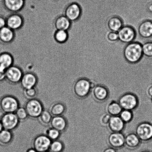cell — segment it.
Returning <instances> with one entry per match:
<instances>
[{
    "label": "cell",
    "mask_w": 152,
    "mask_h": 152,
    "mask_svg": "<svg viewBox=\"0 0 152 152\" xmlns=\"http://www.w3.org/2000/svg\"><path fill=\"white\" fill-rule=\"evenodd\" d=\"M124 56L129 63H137L143 56L142 45L135 41L128 44L124 48Z\"/></svg>",
    "instance_id": "6da1fadb"
},
{
    "label": "cell",
    "mask_w": 152,
    "mask_h": 152,
    "mask_svg": "<svg viewBox=\"0 0 152 152\" xmlns=\"http://www.w3.org/2000/svg\"><path fill=\"white\" fill-rule=\"evenodd\" d=\"M92 88V83L87 79L82 78L75 82L73 86L72 90L77 97L83 98L88 95Z\"/></svg>",
    "instance_id": "7a4b0ae2"
},
{
    "label": "cell",
    "mask_w": 152,
    "mask_h": 152,
    "mask_svg": "<svg viewBox=\"0 0 152 152\" xmlns=\"http://www.w3.org/2000/svg\"><path fill=\"white\" fill-rule=\"evenodd\" d=\"M24 108L28 117L32 119H38L44 110L41 101L36 98L28 100L25 104Z\"/></svg>",
    "instance_id": "3957f363"
},
{
    "label": "cell",
    "mask_w": 152,
    "mask_h": 152,
    "mask_svg": "<svg viewBox=\"0 0 152 152\" xmlns=\"http://www.w3.org/2000/svg\"><path fill=\"white\" fill-rule=\"evenodd\" d=\"M136 134L141 142H147L152 140V126L148 122L140 124L136 128Z\"/></svg>",
    "instance_id": "277c9868"
},
{
    "label": "cell",
    "mask_w": 152,
    "mask_h": 152,
    "mask_svg": "<svg viewBox=\"0 0 152 152\" xmlns=\"http://www.w3.org/2000/svg\"><path fill=\"white\" fill-rule=\"evenodd\" d=\"M118 102L123 110L132 111L137 107L138 101L136 95L126 93L120 97Z\"/></svg>",
    "instance_id": "5b68a950"
},
{
    "label": "cell",
    "mask_w": 152,
    "mask_h": 152,
    "mask_svg": "<svg viewBox=\"0 0 152 152\" xmlns=\"http://www.w3.org/2000/svg\"><path fill=\"white\" fill-rule=\"evenodd\" d=\"M1 110L6 113H15L19 107V102L16 98L8 95L4 97L0 102Z\"/></svg>",
    "instance_id": "8992f818"
},
{
    "label": "cell",
    "mask_w": 152,
    "mask_h": 152,
    "mask_svg": "<svg viewBox=\"0 0 152 152\" xmlns=\"http://www.w3.org/2000/svg\"><path fill=\"white\" fill-rule=\"evenodd\" d=\"M117 33L119 40L125 44L132 42L136 38V33L135 29L129 26H123Z\"/></svg>",
    "instance_id": "52a82bcc"
},
{
    "label": "cell",
    "mask_w": 152,
    "mask_h": 152,
    "mask_svg": "<svg viewBox=\"0 0 152 152\" xmlns=\"http://www.w3.org/2000/svg\"><path fill=\"white\" fill-rule=\"evenodd\" d=\"M52 141L46 135H40L35 137L32 142L33 147L38 152H44L50 149Z\"/></svg>",
    "instance_id": "ba28073f"
},
{
    "label": "cell",
    "mask_w": 152,
    "mask_h": 152,
    "mask_svg": "<svg viewBox=\"0 0 152 152\" xmlns=\"http://www.w3.org/2000/svg\"><path fill=\"white\" fill-rule=\"evenodd\" d=\"M1 123L4 129L11 132L17 127L19 121L15 113H6L1 118Z\"/></svg>",
    "instance_id": "9c48e42d"
},
{
    "label": "cell",
    "mask_w": 152,
    "mask_h": 152,
    "mask_svg": "<svg viewBox=\"0 0 152 152\" xmlns=\"http://www.w3.org/2000/svg\"><path fill=\"white\" fill-rule=\"evenodd\" d=\"M107 140L112 148L118 149L125 145V136L121 132H112L109 135Z\"/></svg>",
    "instance_id": "30bf717a"
},
{
    "label": "cell",
    "mask_w": 152,
    "mask_h": 152,
    "mask_svg": "<svg viewBox=\"0 0 152 152\" xmlns=\"http://www.w3.org/2000/svg\"><path fill=\"white\" fill-rule=\"evenodd\" d=\"M6 77L12 84H16L20 83L22 76L21 71L15 66L10 67L5 73Z\"/></svg>",
    "instance_id": "8fae6325"
},
{
    "label": "cell",
    "mask_w": 152,
    "mask_h": 152,
    "mask_svg": "<svg viewBox=\"0 0 152 152\" xmlns=\"http://www.w3.org/2000/svg\"><path fill=\"white\" fill-rule=\"evenodd\" d=\"M80 6L76 3H71L67 7L65 11L66 17L70 21H75L80 18L81 15Z\"/></svg>",
    "instance_id": "7c38bea8"
},
{
    "label": "cell",
    "mask_w": 152,
    "mask_h": 152,
    "mask_svg": "<svg viewBox=\"0 0 152 152\" xmlns=\"http://www.w3.org/2000/svg\"><path fill=\"white\" fill-rule=\"evenodd\" d=\"M138 35L144 39L150 38L152 36V22L148 20L143 21L138 28Z\"/></svg>",
    "instance_id": "4fadbf2b"
},
{
    "label": "cell",
    "mask_w": 152,
    "mask_h": 152,
    "mask_svg": "<svg viewBox=\"0 0 152 152\" xmlns=\"http://www.w3.org/2000/svg\"><path fill=\"white\" fill-rule=\"evenodd\" d=\"M50 125V127L62 133L66 130L67 127V122L62 116H55L52 118Z\"/></svg>",
    "instance_id": "5bb4252c"
},
{
    "label": "cell",
    "mask_w": 152,
    "mask_h": 152,
    "mask_svg": "<svg viewBox=\"0 0 152 152\" xmlns=\"http://www.w3.org/2000/svg\"><path fill=\"white\" fill-rule=\"evenodd\" d=\"M125 124L120 116H111L108 126L112 132H121L124 129Z\"/></svg>",
    "instance_id": "9a60e30c"
},
{
    "label": "cell",
    "mask_w": 152,
    "mask_h": 152,
    "mask_svg": "<svg viewBox=\"0 0 152 152\" xmlns=\"http://www.w3.org/2000/svg\"><path fill=\"white\" fill-rule=\"evenodd\" d=\"M20 83L23 89L35 87L37 83V77L34 74H26L22 76Z\"/></svg>",
    "instance_id": "2e32d148"
},
{
    "label": "cell",
    "mask_w": 152,
    "mask_h": 152,
    "mask_svg": "<svg viewBox=\"0 0 152 152\" xmlns=\"http://www.w3.org/2000/svg\"><path fill=\"white\" fill-rule=\"evenodd\" d=\"M92 95L95 100L98 102H102L107 99L108 96V92L106 88L104 86L98 85L93 88Z\"/></svg>",
    "instance_id": "e0dca14e"
},
{
    "label": "cell",
    "mask_w": 152,
    "mask_h": 152,
    "mask_svg": "<svg viewBox=\"0 0 152 152\" xmlns=\"http://www.w3.org/2000/svg\"><path fill=\"white\" fill-rule=\"evenodd\" d=\"M141 141L135 134L130 133L125 137V145L130 149H135L140 144Z\"/></svg>",
    "instance_id": "ac0fdd59"
},
{
    "label": "cell",
    "mask_w": 152,
    "mask_h": 152,
    "mask_svg": "<svg viewBox=\"0 0 152 152\" xmlns=\"http://www.w3.org/2000/svg\"><path fill=\"white\" fill-rule=\"evenodd\" d=\"M107 25L110 31L117 32L123 26V21L120 18L114 16L109 18Z\"/></svg>",
    "instance_id": "d6986e66"
},
{
    "label": "cell",
    "mask_w": 152,
    "mask_h": 152,
    "mask_svg": "<svg viewBox=\"0 0 152 152\" xmlns=\"http://www.w3.org/2000/svg\"><path fill=\"white\" fill-rule=\"evenodd\" d=\"M66 110L64 104L61 102H56L50 106L49 111L53 117L62 116Z\"/></svg>",
    "instance_id": "ffe728a7"
},
{
    "label": "cell",
    "mask_w": 152,
    "mask_h": 152,
    "mask_svg": "<svg viewBox=\"0 0 152 152\" xmlns=\"http://www.w3.org/2000/svg\"><path fill=\"white\" fill-rule=\"evenodd\" d=\"M4 1L7 8L13 12L21 10L24 4V0H4Z\"/></svg>",
    "instance_id": "44dd1931"
},
{
    "label": "cell",
    "mask_w": 152,
    "mask_h": 152,
    "mask_svg": "<svg viewBox=\"0 0 152 152\" xmlns=\"http://www.w3.org/2000/svg\"><path fill=\"white\" fill-rule=\"evenodd\" d=\"M7 23L8 28L10 29H18L22 25V18L17 15H12L7 19Z\"/></svg>",
    "instance_id": "7402d4cb"
},
{
    "label": "cell",
    "mask_w": 152,
    "mask_h": 152,
    "mask_svg": "<svg viewBox=\"0 0 152 152\" xmlns=\"http://www.w3.org/2000/svg\"><path fill=\"white\" fill-rule=\"evenodd\" d=\"M13 59L10 54L4 53L0 56V70L4 71L10 67L12 64Z\"/></svg>",
    "instance_id": "603a6c76"
},
{
    "label": "cell",
    "mask_w": 152,
    "mask_h": 152,
    "mask_svg": "<svg viewBox=\"0 0 152 152\" xmlns=\"http://www.w3.org/2000/svg\"><path fill=\"white\" fill-rule=\"evenodd\" d=\"M106 109L107 113L111 116H119L123 110L118 102L115 101L108 104Z\"/></svg>",
    "instance_id": "cb8c5ba5"
},
{
    "label": "cell",
    "mask_w": 152,
    "mask_h": 152,
    "mask_svg": "<svg viewBox=\"0 0 152 152\" xmlns=\"http://www.w3.org/2000/svg\"><path fill=\"white\" fill-rule=\"evenodd\" d=\"M55 25L58 30L66 31L70 26V22L66 17L61 16L56 19Z\"/></svg>",
    "instance_id": "d4e9b609"
},
{
    "label": "cell",
    "mask_w": 152,
    "mask_h": 152,
    "mask_svg": "<svg viewBox=\"0 0 152 152\" xmlns=\"http://www.w3.org/2000/svg\"><path fill=\"white\" fill-rule=\"evenodd\" d=\"M13 134L11 131L3 129L0 132V143L3 145L10 144L12 141Z\"/></svg>",
    "instance_id": "484cf974"
},
{
    "label": "cell",
    "mask_w": 152,
    "mask_h": 152,
    "mask_svg": "<svg viewBox=\"0 0 152 152\" xmlns=\"http://www.w3.org/2000/svg\"><path fill=\"white\" fill-rule=\"evenodd\" d=\"M13 38V31L10 28L4 27L0 31V38L4 42H8L11 41Z\"/></svg>",
    "instance_id": "4316f807"
},
{
    "label": "cell",
    "mask_w": 152,
    "mask_h": 152,
    "mask_svg": "<svg viewBox=\"0 0 152 152\" xmlns=\"http://www.w3.org/2000/svg\"><path fill=\"white\" fill-rule=\"evenodd\" d=\"M52 118L53 116L49 111L44 110L38 119L43 126H48L50 125Z\"/></svg>",
    "instance_id": "83f0119b"
},
{
    "label": "cell",
    "mask_w": 152,
    "mask_h": 152,
    "mask_svg": "<svg viewBox=\"0 0 152 152\" xmlns=\"http://www.w3.org/2000/svg\"><path fill=\"white\" fill-rule=\"evenodd\" d=\"M61 132L56 129L50 127L46 131V135L50 140H57L60 137Z\"/></svg>",
    "instance_id": "f1b7e54d"
},
{
    "label": "cell",
    "mask_w": 152,
    "mask_h": 152,
    "mask_svg": "<svg viewBox=\"0 0 152 152\" xmlns=\"http://www.w3.org/2000/svg\"><path fill=\"white\" fill-rule=\"evenodd\" d=\"M64 144L58 140L52 141L50 149L51 152H62L64 149Z\"/></svg>",
    "instance_id": "f546056e"
},
{
    "label": "cell",
    "mask_w": 152,
    "mask_h": 152,
    "mask_svg": "<svg viewBox=\"0 0 152 152\" xmlns=\"http://www.w3.org/2000/svg\"><path fill=\"white\" fill-rule=\"evenodd\" d=\"M23 92L24 96L28 100L35 99L38 94V90L35 87L23 89Z\"/></svg>",
    "instance_id": "4dcf8cb0"
},
{
    "label": "cell",
    "mask_w": 152,
    "mask_h": 152,
    "mask_svg": "<svg viewBox=\"0 0 152 152\" xmlns=\"http://www.w3.org/2000/svg\"><path fill=\"white\" fill-rule=\"evenodd\" d=\"M143 56L147 57H152V42H147L142 45Z\"/></svg>",
    "instance_id": "1f68e13d"
},
{
    "label": "cell",
    "mask_w": 152,
    "mask_h": 152,
    "mask_svg": "<svg viewBox=\"0 0 152 152\" xmlns=\"http://www.w3.org/2000/svg\"><path fill=\"white\" fill-rule=\"evenodd\" d=\"M119 116L125 123L130 122L133 118L132 111L127 110H122Z\"/></svg>",
    "instance_id": "d6a6232c"
},
{
    "label": "cell",
    "mask_w": 152,
    "mask_h": 152,
    "mask_svg": "<svg viewBox=\"0 0 152 152\" xmlns=\"http://www.w3.org/2000/svg\"><path fill=\"white\" fill-rule=\"evenodd\" d=\"M19 121H23L28 117V115L24 107H20L15 113Z\"/></svg>",
    "instance_id": "836d02e7"
},
{
    "label": "cell",
    "mask_w": 152,
    "mask_h": 152,
    "mask_svg": "<svg viewBox=\"0 0 152 152\" xmlns=\"http://www.w3.org/2000/svg\"><path fill=\"white\" fill-rule=\"evenodd\" d=\"M56 41L62 43L66 41L68 38V34L65 31L58 30L55 35Z\"/></svg>",
    "instance_id": "e575fe53"
},
{
    "label": "cell",
    "mask_w": 152,
    "mask_h": 152,
    "mask_svg": "<svg viewBox=\"0 0 152 152\" xmlns=\"http://www.w3.org/2000/svg\"><path fill=\"white\" fill-rule=\"evenodd\" d=\"M111 117V116L107 113L103 114L100 118L101 124L104 126H108Z\"/></svg>",
    "instance_id": "d590c367"
},
{
    "label": "cell",
    "mask_w": 152,
    "mask_h": 152,
    "mask_svg": "<svg viewBox=\"0 0 152 152\" xmlns=\"http://www.w3.org/2000/svg\"><path fill=\"white\" fill-rule=\"evenodd\" d=\"M107 39L111 42H114L119 40L118 35L117 32L109 31L107 35Z\"/></svg>",
    "instance_id": "8d00e7d4"
},
{
    "label": "cell",
    "mask_w": 152,
    "mask_h": 152,
    "mask_svg": "<svg viewBox=\"0 0 152 152\" xmlns=\"http://www.w3.org/2000/svg\"><path fill=\"white\" fill-rule=\"evenodd\" d=\"M147 94L149 97H152V86H149L147 90Z\"/></svg>",
    "instance_id": "74e56055"
},
{
    "label": "cell",
    "mask_w": 152,
    "mask_h": 152,
    "mask_svg": "<svg viewBox=\"0 0 152 152\" xmlns=\"http://www.w3.org/2000/svg\"><path fill=\"white\" fill-rule=\"evenodd\" d=\"M6 72L4 71H3L0 70V81L4 80L6 77Z\"/></svg>",
    "instance_id": "f35d334b"
},
{
    "label": "cell",
    "mask_w": 152,
    "mask_h": 152,
    "mask_svg": "<svg viewBox=\"0 0 152 152\" xmlns=\"http://www.w3.org/2000/svg\"><path fill=\"white\" fill-rule=\"evenodd\" d=\"M103 152H117L116 149L114 148L110 147V148H107L104 150Z\"/></svg>",
    "instance_id": "ab89813d"
},
{
    "label": "cell",
    "mask_w": 152,
    "mask_h": 152,
    "mask_svg": "<svg viewBox=\"0 0 152 152\" xmlns=\"http://www.w3.org/2000/svg\"><path fill=\"white\" fill-rule=\"evenodd\" d=\"M5 24V21L2 18H0V28H4Z\"/></svg>",
    "instance_id": "60d3db41"
},
{
    "label": "cell",
    "mask_w": 152,
    "mask_h": 152,
    "mask_svg": "<svg viewBox=\"0 0 152 152\" xmlns=\"http://www.w3.org/2000/svg\"><path fill=\"white\" fill-rule=\"evenodd\" d=\"M26 152H38L36 150L34 149V148H30Z\"/></svg>",
    "instance_id": "b9f144b4"
},
{
    "label": "cell",
    "mask_w": 152,
    "mask_h": 152,
    "mask_svg": "<svg viewBox=\"0 0 152 152\" xmlns=\"http://www.w3.org/2000/svg\"><path fill=\"white\" fill-rule=\"evenodd\" d=\"M148 9L149 11L152 12V4H150V5L148 6Z\"/></svg>",
    "instance_id": "7bdbcfd3"
},
{
    "label": "cell",
    "mask_w": 152,
    "mask_h": 152,
    "mask_svg": "<svg viewBox=\"0 0 152 152\" xmlns=\"http://www.w3.org/2000/svg\"><path fill=\"white\" fill-rule=\"evenodd\" d=\"M3 129H4V128H3L2 124H1V122H0V132L3 130Z\"/></svg>",
    "instance_id": "ee69618b"
},
{
    "label": "cell",
    "mask_w": 152,
    "mask_h": 152,
    "mask_svg": "<svg viewBox=\"0 0 152 152\" xmlns=\"http://www.w3.org/2000/svg\"><path fill=\"white\" fill-rule=\"evenodd\" d=\"M141 152H151L148 151H142Z\"/></svg>",
    "instance_id": "f6af8a7d"
},
{
    "label": "cell",
    "mask_w": 152,
    "mask_h": 152,
    "mask_svg": "<svg viewBox=\"0 0 152 152\" xmlns=\"http://www.w3.org/2000/svg\"><path fill=\"white\" fill-rule=\"evenodd\" d=\"M151 100L152 102V97H151Z\"/></svg>",
    "instance_id": "bcb514c9"
},
{
    "label": "cell",
    "mask_w": 152,
    "mask_h": 152,
    "mask_svg": "<svg viewBox=\"0 0 152 152\" xmlns=\"http://www.w3.org/2000/svg\"><path fill=\"white\" fill-rule=\"evenodd\" d=\"M44 152H48V151H47Z\"/></svg>",
    "instance_id": "7dc6e473"
},
{
    "label": "cell",
    "mask_w": 152,
    "mask_h": 152,
    "mask_svg": "<svg viewBox=\"0 0 152 152\" xmlns=\"http://www.w3.org/2000/svg\"><path fill=\"white\" fill-rule=\"evenodd\" d=\"M151 124H152V123Z\"/></svg>",
    "instance_id": "c3c4849f"
}]
</instances>
